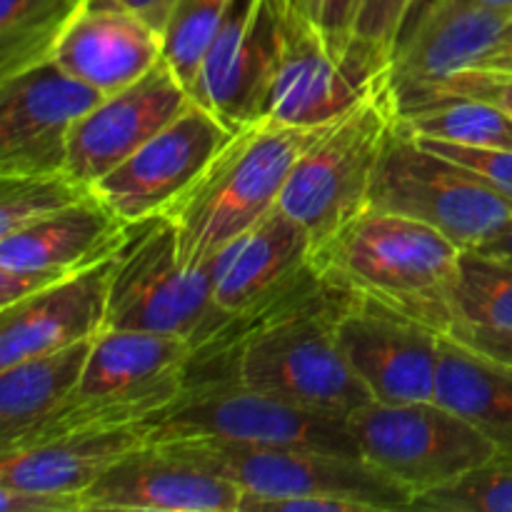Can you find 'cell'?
Listing matches in <instances>:
<instances>
[{"instance_id":"obj_30","label":"cell","mask_w":512,"mask_h":512,"mask_svg":"<svg viewBox=\"0 0 512 512\" xmlns=\"http://www.w3.org/2000/svg\"><path fill=\"white\" fill-rule=\"evenodd\" d=\"M410 510L512 512V455L498 453L450 483L418 493Z\"/></svg>"},{"instance_id":"obj_11","label":"cell","mask_w":512,"mask_h":512,"mask_svg":"<svg viewBox=\"0 0 512 512\" xmlns=\"http://www.w3.org/2000/svg\"><path fill=\"white\" fill-rule=\"evenodd\" d=\"M285 38V0H233L190 88L195 103L233 133L260 123Z\"/></svg>"},{"instance_id":"obj_14","label":"cell","mask_w":512,"mask_h":512,"mask_svg":"<svg viewBox=\"0 0 512 512\" xmlns=\"http://www.w3.org/2000/svg\"><path fill=\"white\" fill-rule=\"evenodd\" d=\"M103 98L55 60L0 80V175L63 173L75 123Z\"/></svg>"},{"instance_id":"obj_27","label":"cell","mask_w":512,"mask_h":512,"mask_svg":"<svg viewBox=\"0 0 512 512\" xmlns=\"http://www.w3.org/2000/svg\"><path fill=\"white\" fill-rule=\"evenodd\" d=\"M453 308L455 325L512 333V265L465 250Z\"/></svg>"},{"instance_id":"obj_23","label":"cell","mask_w":512,"mask_h":512,"mask_svg":"<svg viewBox=\"0 0 512 512\" xmlns=\"http://www.w3.org/2000/svg\"><path fill=\"white\" fill-rule=\"evenodd\" d=\"M435 403L468 420L498 453L512 455V365L443 333Z\"/></svg>"},{"instance_id":"obj_40","label":"cell","mask_w":512,"mask_h":512,"mask_svg":"<svg viewBox=\"0 0 512 512\" xmlns=\"http://www.w3.org/2000/svg\"><path fill=\"white\" fill-rule=\"evenodd\" d=\"M480 3L490 5L495 10H503V13H512V0H480Z\"/></svg>"},{"instance_id":"obj_22","label":"cell","mask_w":512,"mask_h":512,"mask_svg":"<svg viewBox=\"0 0 512 512\" xmlns=\"http://www.w3.org/2000/svg\"><path fill=\"white\" fill-rule=\"evenodd\" d=\"M53 60L80 83L113 95L138 83L163 60V35L125 10L88 8Z\"/></svg>"},{"instance_id":"obj_12","label":"cell","mask_w":512,"mask_h":512,"mask_svg":"<svg viewBox=\"0 0 512 512\" xmlns=\"http://www.w3.org/2000/svg\"><path fill=\"white\" fill-rule=\"evenodd\" d=\"M233 130L193 103L138 153L93 185V193L128 225L158 218L188 195Z\"/></svg>"},{"instance_id":"obj_31","label":"cell","mask_w":512,"mask_h":512,"mask_svg":"<svg viewBox=\"0 0 512 512\" xmlns=\"http://www.w3.org/2000/svg\"><path fill=\"white\" fill-rule=\"evenodd\" d=\"M390 85V83H388ZM398 110L438 98H475L493 103L512 115V70H470L425 88L393 93Z\"/></svg>"},{"instance_id":"obj_13","label":"cell","mask_w":512,"mask_h":512,"mask_svg":"<svg viewBox=\"0 0 512 512\" xmlns=\"http://www.w3.org/2000/svg\"><path fill=\"white\" fill-rule=\"evenodd\" d=\"M335 338L370 400H435L443 333L405 315L338 293Z\"/></svg>"},{"instance_id":"obj_4","label":"cell","mask_w":512,"mask_h":512,"mask_svg":"<svg viewBox=\"0 0 512 512\" xmlns=\"http://www.w3.org/2000/svg\"><path fill=\"white\" fill-rule=\"evenodd\" d=\"M228 323L213 300L210 260L188 265L180 258L168 215L130 225L128 240L113 258L103 330L175 335L198 353Z\"/></svg>"},{"instance_id":"obj_28","label":"cell","mask_w":512,"mask_h":512,"mask_svg":"<svg viewBox=\"0 0 512 512\" xmlns=\"http://www.w3.org/2000/svg\"><path fill=\"white\" fill-rule=\"evenodd\" d=\"M93 188L68 170L40 175H0V238L48 215L93 198Z\"/></svg>"},{"instance_id":"obj_26","label":"cell","mask_w":512,"mask_h":512,"mask_svg":"<svg viewBox=\"0 0 512 512\" xmlns=\"http://www.w3.org/2000/svg\"><path fill=\"white\" fill-rule=\"evenodd\" d=\"M398 120L410 135H418V138L512 150V115L485 100H428V103L398 110Z\"/></svg>"},{"instance_id":"obj_5","label":"cell","mask_w":512,"mask_h":512,"mask_svg":"<svg viewBox=\"0 0 512 512\" xmlns=\"http://www.w3.org/2000/svg\"><path fill=\"white\" fill-rule=\"evenodd\" d=\"M398 123L388 78L300 155L280 195V208L313 240V260L368 210L375 170Z\"/></svg>"},{"instance_id":"obj_29","label":"cell","mask_w":512,"mask_h":512,"mask_svg":"<svg viewBox=\"0 0 512 512\" xmlns=\"http://www.w3.org/2000/svg\"><path fill=\"white\" fill-rule=\"evenodd\" d=\"M230 3L233 0H175L163 30V60L188 90L198 78Z\"/></svg>"},{"instance_id":"obj_16","label":"cell","mask_w":512,"mask_h":512,"mask_svg":"<svg viewBox=\"0 0 512 512\" xmlns=\"http://www.w3.org/2000/svg\"><path fill=\"white\" fill-rule=\"evenodd\" d=\"M193 103L190 90L160 60L138 83L105 95L70 133L68 173L93 188L100 178L138 153L150 138Z\"/></svg>"},{"instance_id":"obj_15","label":"cell","mask_w":512,"mask_h":512,"mask_svg":"<svg viewBox=\"0 0 512 512\" xmlns=\"http://www.w3.org/2000/svg\"><path fill=\"white\" fill-rule=\"evenodd\" d=\"M385 78L388 68L360 45L340 58L315 25L288 18V38L265 93L263 120L323 128L368 98Z\"/></svg>"},{"instance_id":"obj_37","label":"cell","mask_w":512,"mask_h":512,"mask_svg":"<svg viewBox=\"0 0 512 512\" xmlns=\"http://www.w3.org/2000/svg\"><path fill=\"white\" fill-rule=\"evenodd\" d=\"M173 5L175 0H90V8H113L125 10L130 15H138L140 20L153 25L160 35H163L165 25H168Z\"/></svg>"},{"instance_id":"obj_32","label":"cell","mask_w":512,"mask_h":512,"mask_svg":"<svg viewBox=\"0 0 512 512\" xmlns=\"http://www.w3.org/2000/svg\"><path fill=\"white\" fill-rule=\"evenodd\" d=\"M423 148L430 153H438L448 158L450 163L460 165L475 178L483 180L488 188L500 193L503 198L512 200V150L508 148H478V145L450 143V140L438 138H418L413 135Z\"/></svg>"},{"instance_id":"obj_39","label":"cell","mask_w":512,"mask_h":512,"mask_svg":"<svg viewBox=\"0 0 512 512\" xmlns=\"http://www.w3.org/2000/svg\"><path fill=\"white\" fill-rule=\"evenodd\" d=\"M285 10H288L290 20H300V23H310L318 28L320 0H285Z\"/></svg>"},{"instance_id":"obj_7","label":"cell","mask_w":512,"mask_h":512,"mask_svg":"<svg viewBox=\"0 0 512 512\" xmlns=\"http://www.w3.org/2000/svg\"><path fill=\"white\" fill-rule=\"evenodd\" d=\"M368 210L430 225L463 250H478L512 220V200L393 125L375 170Z\"/></svg>"},{"instance_id":"obj_33","label":"cell","mask_w":512,"mask_h":512,"mask_svg":"<svg viewBox=\"0 0 512 512\" xmlns=\"http://www.w3.org/2000/svg\"><path fill=\"white\" fill-rule=\"evenodd\" d=\"M415 0H363L355 45L365 50L375 63L388 68L403 20Z\"/></svg>"},{"instance_id":"obj_24","label":"cell","mask_w":512,"mask_h":512,"mask_svg":"<svg viewBox=\"0 0 512 512\" xmlns=\"http://www.w3.org/2000/svg\"><path fill=\"white\" fill-rule=\"evenodd\" d=\"M93 340L0 368V453L15 448L73 398Z\"/></svg>"},{"instance_id":"obj_34","label":"cell","mask_w":512,"mask_h":512,"mask_svg":"<svg viewBox=\"0 0 512 512\" xmlns=\"http://www.w3.org/2000/svg\"><path fill=\"white\" fill-rule=\"evenodd\" d=\"M360 8L363 0H320L318 30L328 48L340 58L353 53Z\"/></svg>"},{"instance_id":"obj_6","label":"cell","mask_w":512,"mask_h":512,"mask_svg":"<svg viewBox=\"0 0 512 512\" xmlns=\"http://www.w3.org/2000/svg\"><path fill=\"white\" fill-rule=\"evenodd\" d=\"M178 458L203 465L243 490V498H303L333 495L365 503L373 512L410 510L413 493L358 455L325 453L288 445H253L230 440H168L153 443Z\"/></svg>"},{"instance_id":"obj_19","label":"cell","mask_w":512,"mask_h":512,"mask_svg":"<svg viewBox=\"0 0 512 512\" xmlns=\"http://www.w3.org/2000/svg\"><path fill=\"white\" fill-rule=\"evenodd\" d=\"M113 258L0 308V368L93 340L103 330Z\"/></svg>"},{"instance_id":"obj_18","label":"cell","mask_w":512,"mask_h":512,"mask_svg":"<svg viewBox=\"0 0 512 512\" xmlns=\"http://www.w3.org/2000/svg\"><path fill=\"white\" fill-rule=\"evenodd\" d=\"M243 495L228 478L148 443L80 495V512H240Z\"/></svg>"},{"instance_id":"obj_3","label":"cell","mask_w":512,"mask_h":512,"mask_svg":"<svg viewBox=\"0 0 512 512\" xmlns=\"http://www.w3.org/2000/svg\"><path fill=\"white\" fill-rule=\"evenodd\" d=\"M325 128L260 120L235 133L188 195L165 213L178 235L180 258L188 265L208 263L265 218L280 203L300 155Z\"/></svg>"},{"instance_id":"obj_9","label":"cell","mask_w":512,"mask_h":512,"mask_svg":"<svg viewBox=\"0 0 512 512\" xmlns=\"http://www.w3.org/2000/svg\"><path fill=\"white\" fill-rule=\"evenodd\" d=\"M360 455L413 498L488 463L498 448L435 400L385 405L370 400L348 418Z\"/></svg>"},{"instance_id":"obj_2","label":"cell","mask_w":512,"mask_h":512,"mask_svg":"<svg viewBox=\"0 0 512 512\" xmlns=\"http://www.w3.org/2000/svg\"><path fill=\"white\" fill-rule=\"evenodd\" d=\"M465 250L420 220L365 210L318 258V278L345 298L448 333Z\"/></svg>"},{"instance_id":"obj_17","label":"cell","mask_w":512,"mask_h":512,"mask_svg":"<svg viewBox=\"0 0 512 512\" xmlns=\"http://www.w3.org/2000/svg\"><path fill=\"white\" fill-rule=\"evenodd\" d=\"M313 273V240L280 203L210 258L213 300L230 320L280 303Z\"/></svg>"},{"instance_id":"obj_20","label":"cell","mask_w":512,"mask_h":512,"mask_svg":"<svg viewBox=\"0 0 512 512\" xmlns=\"http://www.w3.org/2000/svg\"><path fill=\"white\" fill-rule=\"evenodd\" d=\"M130 225L98 195L0 238V268L70 278L118 255Z\"/></svg>"},{"instance_id":"obj_10","label":"cell","mask_w":512,"mask_h":512,"mask_svg":"<svg viewBox=\"0 0 512 512\" xmlns=\"http://www.w3.org/2000/svg\"><path fill=\"white\" fill-rule=\"evenodd\" d=\"M470 70H512V13L480 0H415L388 63L393 93Z\"/></svg>"},{"instance_id":"obj_36","label":"cell","mask_w":512,"mask_h":512,"mask_svg":"<svg viewBox=\"0 0 512 512\" xmlns=\"http://www.w3.org/2000/svg\"><path fill=\"white\" fill-rule=\"evenodd\" d=\"M453 338L465 343L468 348L480 350V353L490 355L495 360L512 365V333H500V330H485V328H465V325H455L448 330Z\"/></svg>"},{"instance_id":"obj_38","label":"cell","mask_w":512,"mask_h":512,"mask_svg":"<svg viewBox=\"0 0 512 512\" xmlns=\"http://www.w3.org/2000/svg\"><path fill=\"white\" fill-rule=\"evenodd\" d=\"M478 253L500 260V263L512 265V220L503 233L495 235V238L490 240V243H485L483 248H478Z\"/></svg>"},{"instance_id":"obj_21","label":"cell","mask_w":512,"mask_h":512,"mask_svg":"<svg viewBox=\"0 0 512 512\" xmlns=\"http://www.w3.org/2000/svg\"><path fill=\"white\" fill-rule=\"evenodd\" d=\"M150 443L148 425L85 430L0 453V488L83 495L110 468Z\"/></svg>"},{"instance_id":"obj_8","label":"cell","mask_w":512,"mask_h":512,"mask_svg":"<svg viewBox=\"0 0 512 512\" xmlns=\"http://www.w3.org/2000/svg\"><path fill=\"white\" fill-rule=\"evenodd\" d=\"M148 430L150 443L205 438L313 448L363 458L345 418L295 408L230 380L190 383L178 403L150 420Z\"/></svg>"},{"instance_id":"obj_25","label":"cell","mask_w":512,"mask_h":512,"mask_svg":"<svg viewBox=\"0 0 512 512\" xmlns=\"http://www.w3.org/2000/svg\"><path fill=\"white\" fill-rule=\"evenodd\" d=\"M90 0H0V80L55 58Z\"/></svg>"},{"instance_id":"obj_1","label":"cell","mask_w":512,"mask_h":512,"mask_svg":"<svg viewBox=\"0 0 512 512\" xmlns=\"http://www.w3.org/2000/svg\"><path fill=\"white\" fill-rule=\"evenodd\" d=\"M338 293L310 275L280 303L230 320L190 360V383L230 380L295 408L345 418L370 403L335 338Z\"/></svg>"},{"instance_id":"obj_35","label":"cell","mask_w":512,"mask_h":512,"mask_svg":"<svg viewBox=\"0 0 512 512\" xmlns=\"http://www.w3.org/2000/svg\"><path fill=\"white\" fill-rule=\"evenodd\" d=\"M3 512H80V495L0 488Z\"/></svg>"}]
</instances>
